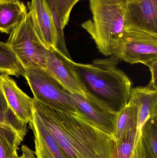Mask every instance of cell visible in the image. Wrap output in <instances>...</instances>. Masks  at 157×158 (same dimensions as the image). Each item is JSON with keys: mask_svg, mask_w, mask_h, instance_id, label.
Here are the masks:
<instances>
[{"mask_svg": "<svg viewBox=\"0 0 157 158\" xmlns=\"http://www.w3.org/2000/svg\"><path fill=\"white\" fill-rule=\"evenodd\" d=\"M90 19L81 27L90 35L99 52L106 56L114 55L128 23L126 0H89Z\"/></svg>", "mask_w": 157, "mask_h": 158, "instance_id": "3", "label": "cell"}, {"mask_svg": "<svg viewBox=\"0 0 157 158\" xmlns=\"http://www.w3.org/2000/svg\"><path fill=\"white\" fill-rule=\"evenodd\" d=\"M137 109L135 104H128L117 113L113 137L115 141L120 140L126 134L136 130Z\"/></svg>", "mask_w": 157, "mask_h": 158, "instance_id": "15", "label": "cell"}, {"mask_svg": "<svg viewBox=\"0 0 157 158\" xmlns=\"http://www.w3.org/2000/svg\"><path fill=\"white\" fill-rule=\"evenodd\" d=\"M131 22L157 32V0H126Z\"/></svg>", "mask_w": 157, "mask_h": 158, "instance_id": "13", "label": "cell"}, {"mask_svg": "<svg viewBox=\"0 0 157 158\" xmlns=\"http://www.w3.org/2000/svg\"><path fill=\"white\" fill-rule=\"evenodd\" d=\"M81 0H56L58 16L63 29L67 26L71 12L75 6Z\"/></svg>", "mask_w": 157, "mask_h": 158, "instance_id": "22", "label": "cell"}, {"mask_svg": "<svg viewBox=\"0 0 157 158\" xmlns=\"http://www.w3.org/2000/svg\"><path fill=\"white\" fill-rule=\"evenodd\" d=\"M28 8L36 33L47 48L56 49L58 41L57 29L53 16L44 0L27 2Z\"/></svg>", "mask_w": 157, "mask_h": 158, "instance_id": "9", "label": "cell"}, {"mask_svg": "<svg viewBox=\"0 0 157 158\" xmlns=\"http://www.w3.org/2000/svg\"></svg>", "mask_w": 157, "mask_h": 158, "instance_id": "28", "label": "cell"}, {"mask_svg": "<svg viewBox=\"0 0 157 158\" xmlns=\"http://www.w3.org/2000/svg\"><path fill=\"white\" fill-rule=\"evenodd\" d=\"M21 151L24 158H37L34 155V152L25 145L21 147Z\"/></svg>", "mask_w": 157, "mask_h": 158, "instance_id": "24", "label": "cell"}, {"mask_svg": "<svg viewBox=\"0 0 157 158\" xmlns=\"http://www.w3.org/2000/svg\"><path fill=\"white\" fill-rule=\"evenodd\" d=\"M129 102L137 109V124L135 143L142 141V131L147 122L157 116V89L149 85L132 88Z\"/></svg>", "mask_w": 157, "mask_h": 158, "instance_id": "11", "label": "cell"}, {"mask_svg": "<svg viewBox=\"0 0 157 158\" xmlns=\"http://www.w3.org/2000/svg\"><path fill=\"white\" fill-rule=\"evenodd\" d=\"M10 108L8 107L3 93L0 87V110L7 111Z\"/></svg>", "mask_w": 157, "mask_h": 158, "instance_id": "25", "label": "cell"}, {"mask_svg": "<svg viewBox=\"0 0 157 158\" xmlns=\"http://www.w3.org/2000/svg\"><path fill=\"white\" fill-rule=\"evenodd\" d=\"M0 73L25 77V69L7 43L0 42Z\"/></svg>", "mask_w": 157, "mask_h": 158, "instance_id": "17", "label": "cell"}, {"mask_svg": "<svg viewBox=\"0 0 157 158\" xmlns=\"http://www.w3.org/2000/svg\"><path fill=\"white\" fill-rule=\"evenodd\" d=\"M23 141L14 128L0 124V158H20L18 148Z\"/></svg>", "mask_w": 157, "mask_h": 158, "instance_id": "16", "label": "cell"}, {"mask_svg": "<svg viewBox=\"0 0 157 158\" xmlns=\"http://www.w3.org/2000/svg\"><path fill=\"white\" fill-rule=\"evenodd\" d=\"M27 13L26 6L19 0L0 2V32L10 33Z\"/></svg>", "mask_w": 157, "mask_h": 158, "instance_id": "14", "label": "cell"}, {"mask_svg": "<svg viewBox=\"0 0 157 158\" xmlns=\"http://www.w3.org/2000/svg\"><path fill=\"white\" fill-rule=\"evenodd\" d=\"M44 1L46 2V4L51 12L52 15L54 19V22H55L56 29H57L58 41H57L56 49L65 56L68 58H71L69 52L66 48L64 34V30L62 27L61 21L58 16L56 0H44Z\"/></svg>", "mask_w": 157, "mask_h": 158, "instance_id": "20", "label": "cell"}, {"mask_svg": "<svg viewBox=\"0 0 157 158\" xmlns=\"http://www.w3.org/2000/svg\"><path fill=\"white\" fill-rule=\"evenodd\" d=\"M136 130L132 131L116 141L118 158H145L135 148Z\"/></svg>", "mask_w": 157, "mask_h": 158, "instance_id": "19", "label": "cell"}, {"mask_svg": "<svg viewBox=\"0 0 157 158\" xmlns=\"http://www.w3.org/2000/svg\"><path fill=\"white\" fill-rule=\"evenodd\" d=\"M0 87L8 107L15 115L25 123L31 122L34 114V98L24 93L8 75H0Z\"/></svg>", "mask_w": 157, "mask_h": 158, "instance_id": "10", "label": "cell"}, {"mask_svg": "<svg viewBox=\"0 0 157 158\" xmlns=\"http://www.w3.org/2000/svg\"><path fill=\"white\" fill-rule=\"evenodd\" d=\"M119 61L146 66L157 62V32L128 20L123 36L113 56Z\"/></svg>", "mask_w": 157, "mask_h": 158, "instance_id": "5", "label": "cell"}, {"mask_svg": "<svg viewBox=\"0 0 157 158\" xmlns=\"http://www.w3.org/2000/svg\"><path fill=\"white\" fill-rule=\"evenodd\" d=\"M142 140L146 158H157V116L149 119L143 128Z\"/></svg>", "mask_w": 157, "mask_h": 158, "instance_id": "18", "label": "cell"}, {"mask_svg": "<svg viewBox=\"0 0 157 158\" xmlns=\"http://www.w3.org/2000/svg\"><path fill=\"white\" fill-rule=\"evenodd\" d=\"M119 60L113 56L84 64L72 61L88 93L118 113L129 102L132 83L118 68Z\"/></svg>", "mask_w": 157, "mask_h": 158, "instance_id": "2", "label": "cell"}, {"mask_svg": "<svg viewBox=\"0 0 157 158\" xmlns=\"http://www.w3.org/2000/svg\"><path fill=\"white\" fill-rule=\"evenodd\" d=\"M20 158H24V156H23V155H22V156H20Z\"/></svg>", "mask_w": 157, "mask_h": 158, "instance_id": "27", "label": "cell"}, {"mask_svg": "<svg viewBox=\"0 0 157 158\" xmlns=\"http://www.w3.org/2000/svg\"><path fill=\"white\" fill-rule=\"evenodd\" d=\"M24 77L35 100L56 110L76 113V108L67 92L46 69H27Z\"/></svg>", "mask_w": 157, "mask_h": 158, "instance_id": "6", "label": "cell"}, {"mask_svg": "<svg viewBox=\"0 0 157 158\" xmlns=\"http://www.w3.org/2000/svg\"><path fill=\"white\" fill-rule=\"evenodd\" d=\"M0 124H6L14 128L23 140L27 133V123L20 121L9 109L7 111L0 110Z\"/></svg>", "mask_w": 157, "mask_h": 158, "instance_id": "21", "label": "cell"}, {"mask_svg": "<svg viewBox=\"0 0 157 158\" xmlns=\"http://www.w3.org/2000/svg\"><path fill=\"white\" fill-rule=\"evenodd\" d=\"M35 136L37 158H66L53 135L34 110L33 119L29 123Z\"/></svg>", "mask_w": 157, "mask_h": 158, "instance_id": "12", "label": "cell"}, {"mask_svg": "<svg viewBox=\"0 0 157 158\" xmlns=\"http://www.w3.org/2000/svg\"><path fill=\"white\" fill-rule=\"evenodd\" d=\"M48 49L46 71L71 94L86 96V90L68 58L53 47Z\"/></svg>", "mask_w": 157, "mask_h": 158, "instance_id": "8", "label": "cell"}, {"mask_svg": "<svg viewBox=\"0 0 157 158\" xmlns=\"http://www.w3.org/2000/svg\"><path fill=\"white\" fill-rule=\"evenodd\" d=\"M7 44L25 69H45L48 49L38 36L28 12L10 32Z\"/></svg>", "mask_w": 157, "mask_h": 158, "instance_id": "4", "label": "cell"}, {"mask_svg": "<svg viewBox=\"0 0 157 158\" xmlns=\"http://www.w3.org/2000/svg\"><path fill=\"white\" fill-rule=\"evenodd\" d=\"M70 96L78 114L98 129L113 136L117 113L89 93L86 96L71 94Z\"/></svg>", "mask_w": 157, "mask_h": 158, "instance_id": "7", "label": "cell"}, {"mask_svg": "<svg viewBox=\"0 0 157 158\" xmlns=\"http://www.w3.org/2000/svg\"><path fill=\"white\" fill-rule=\"evenodd\" d=\"M147 67L150 70L151 74V81L148 85L157 89V62L153 63Z\"/></svg>", "mask_w": 157, "mask_h": 158, "instance_id": "23", "label": "cell"}, {"mask_svg": "<svg viewBox=\"0 0 157 158\" xmlns=\"http://www.w3.org/2000/svg\"><path fill=\"white\" fill-rule=\"evenodd\" d=\"M16 0H0V2H13Z\"/></svg>", "mask_w": 157, "mask_h": 158, "instance_id": "26", "label": "cell"}, {"mask_svg": "<svg viewBox=\"0 0 157 158\" xmlns=\"http://www.w3.org/2000/svg\"><path fill=\"white\" fill-rule=\"evenodd\" d=\"M34 107L66 158H118L113 135L98 129L77 112L56 110L34 98Z\"/></svg>", "mask_w": 157, "mask_h": 158, "instance_id": "1", "label": "cell"}]
</instances>
